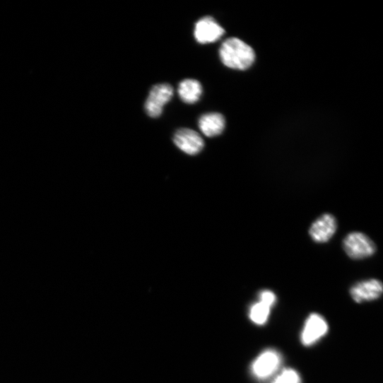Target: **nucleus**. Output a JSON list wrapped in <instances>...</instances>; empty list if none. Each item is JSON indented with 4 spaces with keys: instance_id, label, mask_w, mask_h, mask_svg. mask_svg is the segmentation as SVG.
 Here are the masks:
<instances>
[{
    "instance_id": "11",
    "label": "nucleus",
    "mask_w": 383,
    "mask_h": 383,
    "mask_svg": "<svg viewBox=\"0 0 383 383\" xmlns=\"http://www.w3.org/2000/svg\"><path fill=\"white\" fill-rule=\"evenodd\" d=\"M178 94L184 103L194 104L197 102L203 93L201 83L194 79H186L179 83Z\"/></svg>"
},
{
    "instance_id": "7",
    "label": "nucleus",
    "mask_w": 383,
    "mask_h": 383,
    "mask_svg": "<svg viewBox=\"0 0 383 383\" xmlns=\"http://www.w3.org/2000/svg\"><path fill=\"white\" fill-rule=\"evenodd\" d=\"M326 321L319 314L314 313L307 318L301 335L303 345L310 346L315 343L327 333Z\"/></svg>"
},
{
    "instance_id": "5",
    "label": "nucleus",
    "mask_w": 383,
    "mask_h": 383,
    "mask_svg": "<svg viewBox=\"0 0 383 383\" xmlns=\"http://www.w3.org/2000/svg\"><path fill=\"white\" fill-rule=\"evenodd\" d=\"M175 144L184 153L196 155L204 148V140L196 131L182 128L178 129L173 138Z\"/></svg>"
},
{
    "instance_id": "2",
    "label": "nucleus",
    "mask_w": 383,
    "mask_h": 383,
    "mask_svg": "<svg viewBox=\"0 0 383 383\" xmlns=\"http://www.w3.org/2000/svg\"><path fill=\"white\" fill-rule=\"evenodd\" d=\"M343 249L351 259L358 260L372 256L376 247L374 242L365 235L352 232L343 240Z\"/></svg>"
},
{
    "instance_id": "10",
    "label": "nucleus",
    "mask_w": 383,
    "mask_h": 383,
    "mask_svg": "<svg viewBox=\"0 0 383 383\" xmlns=\"http://www.w3.org/2000/svg\"><path fill=\"white\" fill-rule=\"evenodd\" d=\"M199 126L201 131L208 137L220 135L225 128V119L220 113L204 114L199 119Z\"/></svg>"
},
{
    "instance_id": "8",
    "label": "nucleus",
    "mask_w": 383,
    "mask_h": 383,
    "mask_svg": "<svg viewBox=\"0 0 383 383\" xmlns=\"http://www.w3.org/2000/svg\"><path fill=\"white\" fill-rule=\"evenodd\" d=\"M383 291L382 284L376 279L364 281L354 285L350 290L353 300L358 303L378 299Z\"/></svg>"
},
{
    "instance_id": "13",
    "label": "nucleus",
    "mask_w": 383,
    "mask_h": 383,
    "mask_svg": "<svg viewBox=\"0 0 383 383\" xmlns=\"http://www.w3.org/2000/svg\"><path fill=\"white\" fill-rule=\"evenodd\" d=\"M272 383H300V377L296 370L285 369Z\"/></svg>"
},
{
    "instance_id": "6",
    "label": "nucleus",
    "mask_w": 383,
    "mask_h": 383,
    "mask_svg": "<svg viewBox=\"0 0 383 383\" xmlns=\"http://www.w3.org/2000/svg\"><path fill=\"white\" fill-rule=\"evenodd\" d=\"M225 33L213 18L205 17L196 24L194 36L196 41L201 45L216 42Z\"/></svg>"
},
{
    "instance_id": "14",
    "label": "nucleus",
    "mask_w": 383,
    "mask_h": 383,
    "mask_svg": "<svg viewBox=\"0 0 383 383\" xmlns=\"http://www.w3.org/2000/svg\"><path fill=\"white\" fill-rule=\"evenodd\" d=\"M260 301L270 307H273L276 301V295L271 290H263L259 295Z\"/></svg>"
},
{
    "instance_id": "9",
    "label": "nucleus",
    "mask_w": 383,
    "mask_h": 383,
    "mask_svg": "<svg viewBox=\"0 0 383 383\" xmlns=\"http://www.w3.org/2000/svg\"><path fill=\"white\" fill-rule=\"evenodd\" d=\"M336 229L335 218L330 214H325L312 225L310 235L317 243H326L331 239Z\"/></svg>"
},
{
    "instance_id": "4",
    "label": "nucleus",
    "mask_w": 383,
    "mask_h": 383,
    "mask_svg": "<svg viewBox=\"0 0 383 383\" xmlns=\"http://www.w3.org/2000/svg\"><path fill=\"white\" fill-rule=\"evenodd\" d=\"M281 362V358L277 351L267 350L261 353L252 363V373L258 379H266L277 370Z\"/></svg>"
},
{
    "instance_id": "3",
    "label": "nucleus",
    "mask_w": 383,
    "mask_h": 383,
    "mask_svg": "<svg viewBox=\"0 0 383 383\" xmlns=\"http://www.w3.org/2000/svg\"><path fill=\"white\" fill-rule=\"evenodd\" d=\"M173 89L167 83H162L154 86L145 103L146 114L152 117L157 118L163 112V109L172 98Z\"/></svg>"
},
{
    "instance_id": "12",
    "label": "nucleus",
    "mask_w": 383,
    "mask_h": 383,
    "mask_svg": "<svg viewBox=\"0 0 383 383\" xmlns=\"http://www.w3.org/2000/svg\"><path fill=\"white\" fill-rule=\"evenodd\" d=\"M271 308V307L261 301L255 303L249 311L250 319L258 325L264 324L269 317Z\"/></svg>"
},
{
    "instance_id": "1",
    "label": "nucleus",
    "mask_w": 383,
    "mask_h": 383,
    "mask_svg": "<svg viewBox=\"0 0 383 383\" xmlns=\"http://www.w3.org/2000/svg\"><path fill=\"white\" fill-rule=\"evenodd\" d=\"M220 57L225 66L240 71L249 69L256 59L254 49L237 38L224 42L220 49Z\"/></svg>"
}]
</instances>
